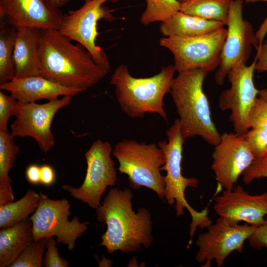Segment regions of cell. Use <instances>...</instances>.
<instances>
[{
	"label": "cell",
	"mask_w": 267,
	"mask_h": 267,
	"mask_svg": "<svg viewBox=\"0 0 267 267\" xmlns=\"http://www.w3.org/2000/svg\"><path fill=\"white\" fill-rule=\"evenodd\" d=\"M133 193L130 188H112L96 209L97 220L107 225L99 246L109 254L117 251L124 253L149 247L153 241V223L150 211L141 207L133 208Z\"/></svg>",
	"instance_id": "6da1fadb"
},
{
	"label": "cell",
	"mask_w": 267,
	"mask_h": 267,
	"mask_svg": "<svg viewBox=\"0 0 267 267\" xmlns=\"http://www.w3.org/2000/svg\"><path fill=\"white\" fill-rule=\"evenodd\" d=\"M72 41L58 30H42L40 75L84 91L109 72L99 66L84 46Z\"/></svg>",
	"instance_id": "7a4b0ae2"
},
{
	"label": "cell",
	"mask_w": 267,
	"mask_h": 267,
	"mask_svg": "<svg viewBox=\"0 0 267 267\" xmlns=\"http://www.w3.org/2000/svg\"><path fill=\"white\" fill-rule=\"evenodd\" d=\"M208 73L202 69L178 72L173 80L170 93L184 139L199 136L215 146L220 142L221 134L212 119L210 103L203 90Z\"/></svg>",
	"instance_id": "3957f363"
},
{
	"label": "cell",
	"mask_w": 267,
	"mask_h": 267,
	"mask_svg": "<svg viewBox=\"0 0 267 267\" xmlns=\"http://www.w3.org/2000/svg\"><path fill=\"white\" fill-rule=\"evenodd\" d=\"M176 72L174 65L170 64L162 66L154 76L136 78L131 75L127 65L121 64L112 74L110 84L115 87L121 110L129 117L142 118L149 113L157 114L167 121L164 98L170 92Z\"/></svg>",
	"instance_id": "277c9868"
},
{
	"label": "cell",
	"mask_w": 267,
	"mask_h": 267,
	"mask_svg": "<svg viewBox=\"0 0 267 267\" xmlns=\"http://www.w3.org/2000/svg\"><path fill=\"white\" fill-rule=\"evenodd\" d=\"M168 140L159 141L157 144L163 152L166 162L162 167L166 175L165 177V201L170 205H174L176 215L179 217L184 214V209L191 217L189 235L192 238L197 227L203 228L211 224L212 221L208 216V211L204 209L197 211L188 204L185 193L187 187L196 188L198 180L195 178H186L182 174L181 163L183 144L185 142L178 119L166 132Z\"/></svg>",
	"instance_id": "5b68a950"
},
{
	"label": "cell",
	"mask_w": 267,
	"mask_h": 267,
	"mask_svg": "<svg viewBox=\"0 0 267 267\" xmlns=\"http://www.w3.org/2000/svg\"><path fill=\"white\" fill-rule=\"evenodd\" d=\"M112 154L119 162V172L128 176L131 187H147L164 200L165 177L161 171L166 159L157 144L123 139L115 145Z\"/></svg>",
	"instance_id": "8992f818"
},
{
	"label": "cell",
	"mask_w": 267,
	"mask_h": 267,
	"mask_svg": "<svg viewBox=\"0 0 267 267\" xmlns=\"http://www.w3.org/2000/svg\"><path fill=\"white\" fill-rule=\"evenodd\" d=\"M79 8L63 14L58 31L71 41L84 46L91 54L96 63L110 72L111 64L104 49L96 44L99 35L98 22L104 19H114L111 10L104 5L107 2L115 3L119 0H83Z\"/></svg>",
	"instance_id": "52a82bcc"
},
{
	"label": "cell",
	"mask_w": 267,
	"mask_h": 267,
	"mask_svg": "<svg viewBox=\"0 0 267 267\" xmlns=\"http://www.w3.org/2000/svg\"><path fill=\"white\" fill-rule=\"evenodd\" d=\"M226 34L227 29L222 27L192 37H164L159 44L173 55L174 65L178 73L194 69L210 72L219 66Z\"/></svg>",
	"instance_id": "ba28073f"
},
{
	"label": "cell",
	"mask_w": 267,
	"mask_h": 267,
	"mask_svg": "<svg viewBox=\"0 0 267 267\" xmlns=\"http://www.w3.org/2000/svg\"><path fill=\"white\" fill-rule=\"evenodd\" d=\"M37 209L29 218L33 225L34 240L56 236L57 243H63L72 251L76 240L88 229V222H81L78 217L69 220L71 204L66 199L53 200L40 192Z\"/></svg>",
	"instance_id": "9c48e42d"
},
{
	"label": "cell",
	"mask_w": 267,
	"mask_h": 267,
	"mask_svg": "<svg viewBox=\"0 0 267 267\" xmlns=\"http://www.w3.org/2000/svg\"><path fill=\"white\" fill-rule=\"evenodd\" d=\"M112 150L110 142L100 139L94 141L85 153L87 169L82 185L75 188L65 184L62 188L90 208H98L107 187L114 186L117 180L115 163L111 156Z\"/></svg>",
	"instance_id": "30bf717a"
},
{
	"label": "cell",
	"mask_w": 267,
	"mask_h": 267,
	"mask_svg": "<svg viewBox=\"0 0 267 267\" xmlns=\"http://www.w3.org/2000/svg\"><path fill=\"white\" fill-rule=\"evenodd\" d=\"M243 0H232L228 16L227 34L222 48L220 63L215 75L217 84L222 86L230 70L247 63L252 47L259 44L251 24L243 16Z\"/></svg>",
	"instance_id": "8fae6325"
},
{
	"label": "cell",
	"mask_w": 267,
	"mask_h": 267,
	"mask_svg": "<svg viewBox=\"0 0 267 267\" xmlns=\"http://www.w3.org/2000/svg\"><path fill=\"white\" fill-rule=\"evenodd\" d=\"M72 97L64 96L43 104L18 101L15 119L10 125V134L13 137H31L42 151L48 152L55 143L51 129L52 120L59 110L70 103Z\"/></svg>",
	"instance_id": "7c38bea8"
},
{
	"label": "cell",
	"mask_w": 267,
	"mask_h": 267,
	"mask_svg": "<svg viewBox=\"0 0 267 267\" xmlns=\"http://www.w3.org/2000/svg\"><path fill=\"white\" fill-rule=\"evenodd\" d=\"M257 226L247 223L231 224L219 218L207 230L200 234L196 240L198 250L195 259L203 267H210L215 260L221 267L233 252L241 253L244 245Z\"/></svg>",
	"instance_id": "4fadbf2b"
},
{
	"label": "cell",
	"mask_w": 267,
	"mask_h": 267,
	"mask_svg": "<svg viewBox=\"0 0 267 267\" xmlns=\"http://www.w3.org/2000/svg\"><path fill=\"white\" fill-rule=\"evenodd\" d=\"M256 62L255 58L249 65L240 64L232 68L227 76L230 86L222 91L219 97L220 109L230 111L229 120L234 132L238 134H245L250 129L249 113L259 95V90L254 81Z\"/></svg>",
	"instance_id": "5bb4252c"
},
{
	"label": "cell",
	"mask_w": 267,
	"mask_h": 267,
	"mask_svg": "<svg viewBox=\"0 0 267 267\" xmlns=\"http://www.w3.org/2000/svg\"><path fill=\"white\" fill-rule=\"evenodd\" d=\"M255 159L244 134H222L220 142L215 146L211 164L218 187L233 189L239 177Z\"/></svg>",
	"instance_id": "9a60e30c"
},
{
	"label": "cell",
	"mask_w": 267,
	"mask_h": 267,
	"mask_svg": "<svg viewBox=\"0 0 267 267\" xmlns=\"http://www.w3.org/2000/svg\"><path fill=\"white\" fill-rule=\"evenodd\" d=\"M213 209L219 218L230 224L244 222L257 226L267 216V192L252 195L237 185L216 196Z\"/></svg>",
	"instance_id": "2e32d148"
},
{
	"label": "cell",
	"mask_w": 267,
	"mask_h": 267,
	"mask_svg": "<svg viewBox=\"0 0 267 267\" xmlns=\"http://www.w3.org/2000/svg\"><path fill=\"white\" fill-rule=\"evenodd\" d=\"M63 16L46 0H0V20L16 29L58 30Z\"/></svg>",
	"instance_id": "e0dca14e"
},
{
	"label": "cell",
	"mask_w": 267,
	"mask_h": 267,
	"mask_svg": "<svg viewBox=\"0 0 267 267\" xmlns=\"http://www.w3.org/2000/svg\"><path fill=\"white\" fill-rule=\"evenodd\" d=\"M0 89L5 90L20 102H32L46 99H58L59 96H73L84 90L64 87L41 75L14 78L0 85Z\"/></svg>",
	"instance_id": "ac0fdd59"
},
{
	"label": "cell",
	"mask_w": 267,
	"mask_h": 267,
	"mask_svg": "<svg viewBox=\"0 0 267 267\" xmlns=\"http://www.w3.org/2000/svg\"><path fill=\"white\" fill-rule=\"evenodd\" d=\"M42 30L34 28L16 29L13 54L15 77L40 75Z\"/></svg>",
	"instance_id": "d6986e66"
},
{
	"label": "cell",
	"mask_w": 267,
	"mask_h": 267,
	"mask_svg": "<svg viewBox=\"0 0 267 267\" xmlns=\"http://www.w3.org/2000/svg\"><path fill=\"white\" fill-rule=\"evenodd\" d=\"M225 26L223 23L208 20L180 10L161 23L160 31L164 37H192L204 35Z\"/></svg>",
	"instance_id": "ffe728a7"
},
{
	"label": "cell",
	"mask_w": 267,
	"mask_h": 267,
	"mask_svg": "<svg viewBox=\"0 0 267 267\" xmlns=\"http://www.w3.org/2000/svg\"><path fill=\"white\" fill-rule=\"evenodd\" d=\"M34 240L29 218L0 230V267H9Z\"/></svg>",
	"instance_id": "44dd1931"
},
{
	"label": "cell",
	"mask_w": 267,
	"mask_h": 267,
	"mask_svg": "<svg viewBox=\"0 0 267 267\" xmlns=\"http://www.w3.org/2000/svg\"><path fill=\"white\" fill-rule=\"evenodd\" d=\"M8 132L0 131V206L14 201L9 173L20 148Z\"/></svg>",
	"instance_id": "7402d4cb"
},
{
	"label": "cell",
	"mask_w": 267,
	"mask_h": 267,
	"mask_svg": "<svg viewBox=\"0 0 267 267\" xmlns=\"http://www.w3.org/2000/svg\"><path fill=\"white\" fill-rule=\"evenodd\" d=\"M40 199V193L29 189L19 200L0 206V228L11 226L28 219L37 209Z\"/></svg>",
	"instance_id": "603a6c76"
},
{
	"label": "cell",
	"mask_w": 267,
	"mask_h": 267,
	"mask_svg": "<svg viewBox=\"0 0 267 267\" xmlns=\"http://www.w3.org/2000/svg\"><path fill=\"white\" fill-rule=\"evenodd\" d=\"M232 0H188L180 4V11L204 19L226 25Z\"/></svg>",
	"instance_id": "cb8c5ba5"
},
{
	"label": "cell",
	"mask_w": 267,
	"mask_h": 267,
	"mask_svg": "<svg viewBox=\"0 0 267 267\" xmlns=\"http://www.w3.org/2000/svg\"><path fill=\"white\" fill-rule=\"evenodd\" d=\"M16 29L0 20V85L15 77L13 54Z\"/></svg>",
	"instance_id": "d4e9b609"
},
{
	"label": "cell",
	"mask_w": 267,
	"mask_h": 267,
	"mask_svg": "<svg viewBox=\"0 0 267 267\" xmlns=\"http://www.w3.org/2000/svg\"><path fill=\"white\" fill-rule=\"evenodd\" d=\"M146 6L139 21L144 26L155 22H164L180 10L178 0H145Z\"/></svg>",
	"instance_id": "484cf974"
},
{
	"label": "cell",
	"mask_w": 267,
	"mask_h": 267,
	"mask_svg": "<svg viewBox=\"0 0 267 267\" xmlns=\"http://www.w3.org/2000/svg\"><path fill=\"white\" fill-rule=\"evenodd\" d=\"M47 239L33 241L20 254L9 267H42Z\"/></svg>",
	"instance_id": "4316f807"
},
{
	"label": "cell",
	"mask_w": 267,
	"mask_h": 267,
	"mask_svg": "<svg viewBox=\"0 0 267 267\" xmlns=\"http://www.w3.org/2000/svg\"><path fill=\"white\" fill-rule=\"evenodd\" d=\"M245 140L256 159L267 152V129H250L244 134Z\"/></svg>",
	"instance_id": "83f0119b"
},
{
	"label": "cell",
	"mask_w": 267,
	"mask_h": 267,
	"mask_svg": "<svg viewBox=\"0 0 267 267\" xmlns=\"http://www.w3.org/2000/svg\"><path fill=\"white\" fill-rule=\"evenodd\" d=\"M248 123L249 129H267V102L259 96L250 110Z\"/></svg>",
	"instance_id": "f1b7e54d"
},
{
	"label": "cell",
	"mask_w": 267,
	"mask_h": 267,
	"mask_svg": "<svg viewBox=\"0 0 267 267\" xmlns=\"http://www.w3.org/2000/svg\"><path fill=\"white\" fill-rule=\"evenodd\" d=\"M18 101L10 95L0 90V131L8 132L7 125L10 118L15 116Z\"/></svg>",
	"instance_id": "f546056e"
},
{
	"label": "cell",
	"mask_w": 267,
	"mask_h": 267,
	"mask_svg": "<svg viewBox=\"0 0 267 267\" xmlns=\"http://www.w3.org/2000/svg\"><path fill=\"white\" fill-rule=\"evenodd\" d=\"M243 181L247 185L255 179L267 178V152L256 158L242 174Z\"/></svg>",
	"instance_id": "4dcf8cb0"
},
{
	"label": "cell",
	"mask_w": 267,
	"mask_h": 267,
	"mask_svg": "<svg viewBox=\"0 0 267 267\" xmlns=\"http://www.w3.org/2000/svg\"><path fill=\"white\" fill-rule=\"evenodd\" d=\"M56 240L51 237L46 241V251L43 257V266L45 267H68L69 262L62 258L56 246Z\"/></svg>",
	"instance_id": "1f68e13d"
},
{
	"label": "cell",
	"mask_w": 267,
	"mask_h": 267,
	"mask_svg": "<svg viewBox=\"0 0 267 267\" xmlns=\"http://www.w3.org/2000/svg\"><path fill=\"white\" fill-rule=\"evenodd\" d=\"M248 241L250 246L256 250L267 249V216L264 222L256 227Z\"/></svg>",
	"instance_id": "d6a6232c"
},
{
	"label": "cell",
	"mask_w": 267,
	"mask_h": 267,
	"mask_svg": "<svg viewBox=\"0 0 267 267\" xmlns=\"http://www.w3.org/2000/svg\"><path fill=\"white\" fill-rule=\"evenodd\" d=\"M255 70L259 72H267V39L257 48Z\"/></svg>",
	"instance_id": "836d02e7"
},
{
	"label": "cell",
	"mask_w": 267,
	"mask_h": 267,
	"mask_svg": "<svg viewBox=\"0 0 267 267\" xmlns=\"http://www.w3.org/2000/svg\"><path fill=\"white\" fill-rule=\"evenodd\" d=\"M55 179V174L53 169L49 165L41 166L40 183L46 186L52 185Z\"/></svg>",
	"instance_id": "e575fe53"
},
{
	"label": "cell",
	"mask_w": 267,
	"mask_h": 267,
	"mask_svg": "<svg viewBox=\"0 0 267 267\" xmlns=\"http://www.w3.org/2000/svg\"><path fill=\"white\" fill-rule=\"evenodd\" d=\"M41 166L36 164L29 165L26 169L25 176L27 180L31 184L40 183Z\"/></svg>",
	"instance_id": "d590c367"
},
{
	"label": "cell",
	"mask_w": 267,
	"mask_h": 267,
	"mask_svg": "<svg viewBox=\"0 0 267 267\" xmlns=\"http://www.w3.org/2000/svg\"><path fill=\"white\" fill-rule=\"evenodd\" d=\"M50 6L60 9L66 5L71 0H46Z\"/></svg>",
	"instance_id": "8d00e7d4"
},
{
	"label": "cell",
	"mask_w": 267,
	"mask_h": 267,
	"mask_svg": "<svg viewBox=\"0 0 267 267\" xmlns=\"http://www.w3.org/2000/svg\"><path fill=\"white\" fill-rule=\"evenodd\" d=\"M258 96L267 102V89L259 90Z\"/></svg>",
	"instance_id": "74e56055"
},
{
	"label": "cell",
	"mask_w": 267,
	"mask_h": 267,
	"mask_svg": "<svg viewBox=\"0 0 267 267\" xmlns=\"http://www.w3.org/2000/svg\"><path fill=\"white\" fill-rule=\"evenodd\" d=\"M246 3H252L256 2H267V0H243Z\"/></svg>",
	"instance_id": "f35d334b"
},
{
	"label": "cell",
	"mask_w": 267,
	"mask_h": 267,
	"mask_svg": "<svg viewBox=\"0 0 267 267\" xmlns=\"http://www.w3.org/2000/svg\"><path fill=\"white\" fill-rule=\"evenodd\" d=\"M180 3H183L187 1L188 0H178Z\"/></svg>",
	"instance_id": "ab89813d"
},
{
	"label": "cell",
	"mask_w": 267,
	"mask_h": 267,
	"mask_svg": "<svg viewBox=\"0 0 267 267\" xmlns=\"http://www.w3.org/2000/svg\"><path fill=\"white\" fill-rule=\"evenodd\" d=\"M266 260H267V258H266Z\"/></svg>",
	"instance_id": "60d3db41"
},
{
	"label": "cell",
	"mask_w": 267,
	"mask_h": 267,
	"mask_svg": "<svg viewBox=\"0 0 267 267\" xmlns=\"http://www.w3.org/2000/svg\"></svg>",
	"instance_id": "b9f144b4"
}]
</instances>
